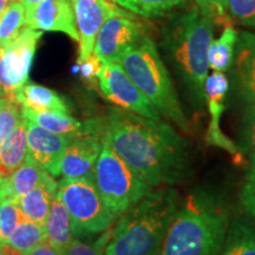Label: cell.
<instances>
[{
    "instance_id": "1",
    "label": "cell",
    "mask_w": 255,
    "mask_h": 255,
    "mask_svg": "<svg viewBox=\"0 0 255 255\" xmlns=\"http://www.w3.org/2000/svg\"><path fill=\"white\" fill-rule=\"evenodd\" d=\"M103 123L104 141L151 188L182 180L188 143L170 124L120 108Z\"/></svg>"
},
{
    "instance_id": "2",
    "label": "cell",
    "mask_w": 255,
    "mask_h": 255,
    "mask_svg": "<svg viewBox=\"0 0 255 255\" xmlns=\"http://www.w3.org/2000/svg\"><path fill=\"white\" fill-rule=\"evenodd\" d=\"M229 210L214 194L199 190L178 205L157 255H220Z\"/></svg>"
},
{
    "instance_id": "3",
    "label": "cell",
    "mask_w": 255,
    "mask_h": 255,
    "mask_svg": "<svg viewBox=\"0 0 255 255\" xmlns=\"http://www.w3.org/2000/svg\"><path fill=\"white\" fill-rule=\"evenodd\" d=\"M177 207L173 188L149 190L114 223L105 255H157Z\"/></svg>"
},
{
    "instance_id": "4",
    "label": "cell",
    "mask_w": 255,
    "mask_h": 255,
    "mask_svg": "<svg viewBox=\"0 0 255 255\" xmlns=\"http://www.w3.org/2000/svg\"><path fill=\"white\" fill-rule=\"evenodd\" d=\"M214 21L195 6L169 21L162 36V47L169 63L200 108L205 104L208 49L214 39Z\"/></svg>"
},
{
    "instance_id": "5",
    "label": "cell",
    "mask_w": 255,
    "mask_h": 255,
    "mask_svg": "<svg viewBox=\"0 0 255 255\" xmlns=\"http://www.w3.org/2000/svg\"><path fill=\"white\" fill-rule=\"evenodd\" d=\"M119 64L161 116L174 122L183 131H189V122L183 113L170 73L157 46L148 34L128 51Z\"/></svg>"
},
{
    "instance_id": "6",
    "label": "cell",
    "mask_w": 255,
    "mask_h": 255,
    "mask_svg": "<svg viewBox=\"0 0 255 255\" xmlns=\"http://www.w3.org/2000/svg\"><path fill=\"white\" fill-rule=\"evenodd\" d=\"M57 183V195L68 210L75 238L102 234L119 219V215L102 199L94 176L62 177Z\"/></svg>"
},
{
    "instance_id": "7",
    "label": "cell",
    "mask_w": 255,
    "mask_h": 255,
    "mask_svg": "<svg viewBox=\"0 0 255 255\" xmlns=\"http://www.w3.org/2000/svg\"><path fill=\"white\" fill-rule=\"evenodd\" d=\"M94 182L104 202L119 216L152 189L104 139L95 164Z\"/></svg>"
},
{
    "instance_id": "8",
    "label": "cell",
    "mask_w": 255,
    "mask_h": 255,
    "mask_svg": "<svg viewBox=\"0 0 255 255\" xmlns=\"http://www.w3.org/2000/svg\"><path fill=\"white\" fill-rule=\"evenodd\" d=\"M41 31L25 26L17 39L0 47V91L9 96L27 83Z\"/></svg>"
},
{
    "instance_id": "9",
    "label": "cell",
    "mask_w": 255,
    "mask_h": 255,
    "mask_svg": "<svg viewBox=\"0 0 255 255\" xmlns=\"http://www.w3.org/2000/svg\"><path fill=\"white\" fill-rule=\"evenodd\" d=\"M97 81L104 97L120 109L148 119L162 120L156 108L136 87L121 64L102 63Z\"/></svg>"
},
{
    "instance_id": "10",
    "label": "cell",
    "mask_w": 255,
    "mask_h": 255,
    "mask_svg": "<svg viewBox=\"0 0 255 255\" xmlns=\"http://www.w3.org/2000/svg\"><path fill=\"white\" fill-rule=\"evenodd\" d=\"M145 34L144 25L130 12L111 15L98 31L92 53L102 63H120Z\"/></svg>"
},
{
    "instance_id": "11",
    "label": "cell",
    "mask_w": 255,
    "mask_h": 255,
    "mask_svg": "<svg viewBox=\"0 0 255 255\" xmlns=\"http://www.w3.org/2000/svg\"><path fill=\"white\" fill-rule=\"evenodd\" d=\"M71 2L78 31V64H81L94 52L96 37L104 21L126 9L113 0H71Z\"/></svg>"
},
{
    "instance_id": "12",
    "label": "cell",
    "mask_w": 255,
    "mask_h": 255,
    "mask_svg": "<svg viewBox=\"0 0 255 255\" xmlns=\"http://www.w3.org/2000/svg\"><path fill=\"white\" fill-rule=\"evenodd\" d=\"M229 89V82L225 72L213 71L205 82V103L208 107L210 122L206 133V142L215 145L229 154L241 157V149L222 132L220 120L225 110V98Z\"/></svg>"
},
{
    "instance_id": "13",
    "label": "cell",
    "mask_w": 255,
    "mask_h": 255,
    "mask_svg": "<svg viewBox=\"0 0 255 255\" xmlns=\"http://www.w3.org/2000/svg\"><path fill=\"white\" fill-rule=\"evenodd\" d=\"M25 26L41 32H60L78 43L71 0H43L25 13Z\"/></svg>"
},
{
    "instance_id": "14",
    "label": "cell",
    "mask_w": 255,
    "mask_h": 255,
    "mask_svg": "<svg viewBox=\"0 0 255 255\" xmlns=\"http://www.w3.org/2000/svg\"><path fill=\"white\" fill-rule=\"evenodd\" d=\"M27 157L45 169L51 176H59V165L64 150L71 137L58 135L27 120Z\"/></svg>"
},
{
    "instance_id": "15",
    "label": "cell",
    "mask_w": 255,
    "mask_h": 255,
    "mask_svg": "<svg viewBox=\"0 0 255 255\" xmlns=\"http://www.w3.org/2000/svg\"><path fill=\"white\" fill-rule=\"evenodd\" d=\"M100 133H84L70 141L60 161L59 176L64 178L94 176L95 164L103 145V137L101 139Z\"/></svg>"
},
{
    "instance_id": "16",
    "label": "cell",
    "mask_w": 255,
    "mask_h": 255,
    "mask_svg": "<svg viewBox=\"0 0 255 255\" xmlns=\"http://www.w3.org/2000/svg\"><path fill=\"white\" fill-rule=\"evenodd\" d=\"M234 81L241 100L247 104L255 102V32L240 31L235 45Z\"/></svg>"
},
{
    "instance_id": "17",
    "label": "cell",
    "mask_w": 255,
    "mask_h": 255,
    "mask_svg": "<svg viewBox=\"0 0 255 255\" xmlns=\"http://www.w3.org/2000/svg\"><path fill=\"white\" fill-rule=\"evenodd\" d=\"M21 116L51 132L69 136L71 138L84 133L101 132V129L103 128V124H100V121L81 122L69 113L57 110H33L21 107Z\"/></svg>"
},
{
    "instance_id": "18",
    "label": "cell",
    "mask_w": 255,
    "mask_h": 255,
    "mask_svg": "<svg viewBox=\"0 0 255 255\" xmlns=\"http://www.w3.org/2000/svg\"><path fill=\"white\" fill-rule=\"evenodd\" d=\"M57 186L55 177L49 176L39 186L15 200L24 219L44 225L57 194Z\"/></svg>"
},
{
    "instance_id": "19",
    "label": "cell",
    "mask_w": 255,
    "mask_h": 255,
    "mask_svg": "<svg viewBox=\"0 0 255 255\" xmlns=\"http://www.w3.org/2000/svg\"><path fill=\"white\" fill-rule=\"evenodd\" d=\"M44 227L47 244L59 255H63L70 242L75 239V235L68 210L57 194L50 207Z\"/></svg>"
},
{
    "instance_id": "20",
    "label": "cell",
    "mask_w": 255,
    "mask_h": 255,
    "mask_svg": "<svg viewBox=\"0 0 255 255\" xmlns=\"http://www.w3.org/2000/svg\"><path fill=\"white\" fill-rule=\"evenodd\" d=\"M51 175L45 169L38 165L30 157L25 158L23 164L17 170L2 178V197H12L17 200L24 194L39 186Z\"/></svg>"
},
{
    "instance_id": "21",
    "label": "cell",
    "mask_w": 255,
    "mask_h": 255,
    "mask_svg": "<svg viewBox=\"0 0 255 255\" xmlns=\"http://www.w3.org/2000/svg\"><path fill=\"white\" fill-rule=\"evenodd\" d=\"M27 120L20 122L7 138L0 144V177L6 178L23 164L27 155Z\"/></svg>"
},
{
    "instance_id": "22",
    "label": "cell",
    "mask_w": 255,
    "mask_h": 255,
    "mask_svg": "<svg viewBox=\"0 0 255 255\" xmlns=\"http://www.w3.org/2000/svg\"><path fill=\"white\" fill-rule=\"evenodd\" d=\"M11 97L21 107L33 110H57L64 113H69L70 110L68 103L58 92L36 83H26Z\"/></svg>"
},
{
    "instance_id": "23",
    "label": "cell",
    "mask_w": 255,
    "mask_h": 255,
    "mask_svg": "<svg viewBox=\"0 0 255 255\" xmlns=\"http://www.w3.org/2000/svg\"><path fill=\"white\" fill-rule=\"evenodd\" d=\"M239 32L234 23L228 21L223 25V30L219 38L213 39L208 49V65L213 71L226 72L232 68L234 59L235 45Z\"/></svg>"
},
{
    "instance_id": "24",
    "label": "cell",
    "mask_w": 255,
    "mask_h": 255,
    "mask_svg": "<svg viewBox=\"0 0 255 255\" xmlns=\"http://www.w3.org/2000/svg\"><path fill=\"white\" fill-rule=\"evenodd\" d=\"M220 255H255V226L235 220L229 225Z\"/></svg>"
},
{
    "instance_id": "25",
    "label": "cell",
    "mask_w": 255,
    "mask_h": 255,
    "mask_svg": "<svg viewBox=\"0 0 255 255\" xmlns=\"http://www.w3.org/2000/svg\"><path fill=\"white\" fill-rule=\"evenodd\" d=\"M116 5L133 15L143 18L164 17L182 7L188 0H113Z\"/></svg>"
},
{
    "instance_id": "26",
    "label": "cell",
    "mask_w": 255,
    "mask_h": 255,
    "mask_svg": "<svg viewBox=\"0 0 255 255\" xmlns=\"http://www.w3.org/2000/svg\"><path fill=\"white\" fill-rule=\"evenodd\" d=\"M45 241L46 233L44 225L23 219L12 233L8 244L23 255H28Z\"/></svg>"
},
{
    "instance_id": "27",
    "label": "cell",
    "mask_w": 255,
    "mask_h": 255,
    "mask_svg": "<svg viewBox=\"0 0 255 255\" xmlns=\"http://www.w3.org/2000/svg\"><path fill=\"white\" fill-rule=\"evenodd\" d=\"M25 27V8L18 1H11L0 15V47L17 39Z\"/></svg>"
},
{
    "instance_id": "28",
    "label": "cell",
    "mask_w": 255,
    "mask_h": 255,
    "mask_svg": "<svg viewBox=\"0 0 255 255\" xmlns=\"http://www.w3.org/2000/svg\"><path fill=\"white\" fill-rule=\"evenodd\" d=\"M20 120V104L8 96H0V144L11 135Z\"/></svg>"
},
{
    "instance_id": "29",
    "label": "cell",
    "mask_w": 255,
    "mask_h": 255,
    "mask_svg": "<svg viewBox=\"0 0 255 255\" xmlns=\"http://www.w3.org/2000/svg\"><path fill=\"white\" fill-rule=\"evenodd\" d=\"M24 219L20 209L12 197H2L0 208V242H8L12 233Z\"/></svg>"
},
{
    "instance_id": "30",
    "label": "cell",
    "mask_w": 255,
    "mask_h": 255,
    "mask_svg": "<svg viewBox=\"0 0 255 255\" xmlns=\"http://www.w3.org/2000/svg\"><path fill=\"white\" fill-rule=\"evenodd\" d=\"M227 15L232 23L255 31V0H228Z\"/></svg>"
},
{
    "instance_id": "31",
    "label": "cell",
    "mask_w": 255,
    "mask_h": 255,
    "mask_svg": "<svg viewBox=\"0 0 255 255\" xmlns=\"http://www.w3.org/2000/svg\"><path fill=\"white\" fill-rule=\"evenodd\" d=\"M111 235V228L102 233V235L94 242H84L79 238H75L66 247L63 255H105V247Z\"/></svg>"
},
{
    "instance_id": "32",
    "label": "cell",
    "mask_w": 255,
    "mask_h": 255,
    "mask_svg": "<svg viewBox=\"0 0 255 255\" xmlns=\"http://www.w3.org/2000/svg\"><path fill=\"white\" fill-rule=\"evenodd\" d=\"M239 144L241 151L245 152H251L255 149V102L247 104L242 114Z\"/></svg>"
},
{
    "instance_id": "33",
    "label": "cell",
    "mask_w": 255,
    "mask_h": 255,
    "mask_svg": "<svg viewBox=\"0 0 255 255\" xmlns=\"http://www.w3.org/2000/svg\"><path fill=\"white\" fill-rule=\"evenodd\" d=\"M194 1L201 13L212 19L215 25H225L231 21L227 15L228 0H194Z\"/></svg>"
},
{
    "instance_id": "34",
    "label": "cell",
    "mask_w": 255,
    "mask_h": 255,
    "mask_svg": "<svg viewBox=\"0 0 255 255\" xmlns=\"http://www.w3.org/2000/svg\"><path fill=\"white\" fill-rule=\"evenodd\" d=\"M241 201L248 213L255 219V173L251 171L241 190Z\"/></svg>"
},
{
    "instance_id": "35",
    "label": "cell",
    "mask_w": 255,
    "mask_h": 255,
    "mask_svg": "<svg viewBox=\"0 0 255 255\" xmlns=\"http://www.w3.org/2000/svg\"><path fill=\"white\" fill-rule=\"evenodd\" d=\"M79 65H81V72L83 78L90 82H94L97 79L98 73H100L102 68V62L98 57H96L92 53L88 59H85Z\"/></svg>"
},
{
    "instance_id": "36",
    "label": "cell",
    "mask_w": 255,
    "mask_h": 255,
    "mask_svg": "<svg viewBox=\"0 0 255 255\" xmlns=\"http://www.w3.org/2000/svg\"><path fill=\"white\" fill-rule=\"evenodd\" d=\"M28 255H59L57 252L50 246L49 244L45 241L44 244H41L37 248H34Z\"/></svg>"
},
{
    "instance_id": "37",
    "label": "cell",
    "mask_w": 255,
    "mask_h": 255,
    "mask_svg": "<svg viewBox=\"0 0 255 255\" xmlns=\"http://www.w3.org/2000/svg\"><path fill=\"white\" fill-rule=\"evenodd\" d=\"M0 255H23L8 242H0Z\"/></svg>"
},
{
    "instance_id": "38",
    "label": "cell",
    "mask_w": 255,
    "mask_h": 255,
    "mask_svg": "<svg viewBox=\"0 0 255 255\" xmlns=\"http://www.w3.org/2000/svg\"><path fill=\"white\" fill-rule=\"evenodd\" d=\"M12 1H18V2H20V4H23L24 8H25V13H26V12L30 11L33 6L39 4V2L43 1V0H12Z\"/></svg>"
},
{
    "instance_id": "39",
    "label": "cell",
    "mask_w": 255,
    "mask_h": 255,
    "mask_svg": "<svg viewBox=\"0 0 255 255\" xmlns=\"http://www.w3.org/2000/svg\"><path fill=\"white\" fill-rule=\"evenodd\" d=\"M11 1L12 0H0V15L2 14V12L5 11Z\"/></svg>"
},
{
    "instance_id": "40",
    "label": "cell",
    "mask_w": 255,
    "mask_h": 255,
    "mask_svg": "<svg viewBox=\"0 0 255 255\" xmlns=\"http://www.w3.org/2000/svg\"><path fill=\"white\" fill-rule=\"evenodd\" d=\"M251 163H252V169L251 171L255 173V149L251 151Z\"/></svg>"
},
{
    "instance_id": "41",
    "label": "cell",
    "mask_w": 255,
    "mask_h": 255,
    "mask_svg": "<svg viewBox=\"0 0 255 255\" xmlns=\"http://www.w3.org/2000/svg\"><path fill=\"white\" fill-rule=\"evenodd\" d=\"M2 203V178L0 177V208H1Z\"/></svg>"
},
{
    "instance_id": "42",
    "label": "cell",
    "mask_w": 255,
    "mask_h": 255,
    "mask_svg": "<svg viewBox=\"0 0 255 255\" xmlns=\"http://www.w3.org/2000/svg\"><path fill=\"white\" fill-rule=\"evenodd\" d=\"M0 96H1V91H0Z\"/></svg>"
}]
</instances>
